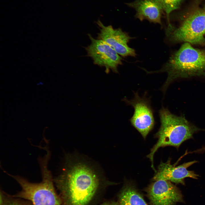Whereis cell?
<instances>
[{"instance_id": "1", "label": "cell", "mask_w": 205, "mask_h": 205, "mask_svg": "<svg viewBox=\"0 0 205 205\" xmlns=\"http://www.w3.org/2000/svg\"><path fill=\"white\" fill-rule=\"evenodd\" d=\"M67 160L62 173L53 180L61 205H87L99 188V175L86 163Z\"/></svg>"}, {"instance_id": "2", "label": "cell", "mask_w": 205, "mask_h": 205, "mask_svg": "<svg viewBox=\"0 0 205 205\" xmlns=\"http://www.w3.org/2000/svg\"><path fill=\"white\" fill-rule=\"evenodd\" d=\"M148 73L166 72L167 80L162 89L165 91L173 81L179 78L205 76V51L194 48L185 42L160 69Z\"/></svg>"}, {"instance_id": "3", "label": "cell", "mask_w": 205, "mask_h": 205, "mask_svg": "<svg viewBox=\"0 0 205 205\" xmlns=\"http://www.w3.org/2000/svg\"><path fill=\"white\" fill-rule=\"evenodd\" d=\"M161 126L155 134L158 140L147 155L151 163V167L156 171L153 165V157L161 147L172 146L178 148L185 141L190 139L198 129L182 116H177L163 107L159 111Z\"/></svg>"}, {"instance_id": "4", "label": "cell", "mask_w": 205, "mask_h": 205, "mask_svg": "<svg viewBox=\"0 0 205 205\" xmlns=\"http://www.w3.org/2000/svg\"><path fill=\"white\" fill-rule=\"evenodd\" d=\"M165 33L169 40L173 42L205 44V10L198 9L192 12L177 28L168 23Z\"/></svg>"}, {"instance_id": "5", "label": "cell", "mask_w": 205, "mask_h": 205, "mask_svg": "<svg viewBox=\"0 0 205 205\" xmlns=\"http://www.w3.org/2000/svg\"><path fill=\"white\" fill-rule=\"evenodd\" d=\"M88 35L91 42L85 48L87 56L91 58L94 64L105 67L106 73L110 70L118 73V67L122 64V58L119 55L102 40L95 38L90 34Z\"/></svg>"}, {"instance_id": "6", "label": "cell", "mask_w": 205, "mask_h": 205, "mask_svg": "<svg viewBox=\"0 0 205 205\" xmlns=\"http://www.w3.org/2000/svg\"><path fill=\"white\" fill-rule=\"evenodd\" d=\"M123 101L131 105L134 109L133 115L130 120L132 125L145 139L155 125V120L152 109L149 101L147 99L140 97L136 92L134 98L129 100L124 98Z\"/></svg>"}, {"instance_id": "7", "label": "cell", "mask_w": 205, "mask_h": 205, "mask_svg": "<svg viewBox=\"0 0 205 205\" xmlns=\"http://www.w3.org/2000/svg\"><path fill=\"white\" fill-rule=\"evenodd\" d=\"M96 23L100 30L97 38L104 41L122 56H136L135 50L130 47L128 44L132 37L120 28L114 29L111 25L105 26L99 20Z\"/></svg>"}, {"instance_id": "8", "label": "cell", "mask_w": 205, "mask_h": 205, "mask_svg": "<svg viewBox=\"0 0 205 205\" xmlns=\"http://www.w3.org/2000/svg\"><path fill=\"white\" fill-rule=\"evenodd\" d=\"M154 181L146 189L151 205H174L182 201L180 191L170 181L163 180Z\"/></svg>"}, {"instance_id": "9", "label": "cell", "mask_w": 205, "mask_h": 205, "mask_svg": "<svg viewBox=\"0 0 205 205\" xmlns=\"http://www.w3.org/2000/svg\"><path fill=\"white\" fill-rule=\"evenodd\" d=\"M196 162L194 161L184 163L177 166L171 164L170 160L165 163L161 162L152 179L153 181L165 180L177 183L184 184V179L187 177L197 179L198 175L187 168Z\"/></svg>"}, {"instance_id": "10", "label": "cell", "mask_w": 205, "mask_h": 205, "mask_svg": "<svg viewBox=\"0 0 205 205\" xmlns=\"http://www.w3.org/2000/svg\"><path fill=\"white\" fill-rule=\"evenodd\" d=\"M126 4L135 9V17L140 21L146 19L162 24L161 18L164 11L158 0H136Z\"/></svg>"}, {"instance_id": "11", "label": "cell", "mask_w": 205, "mask_h": 205, "mask_svg": "<svg viewBox=\"0 0 205 205\" xmlns=\"http://www.w3.org/2000/svg\"><path fill=\"white\" fill-rule=\"evenodd\" d=\"M119 198V205H147L135 187L130 183L123 187Z\"/></svg>"}, {"instance_id": "12", "label": "cell", "mask_w": 205, "mask_h": 205, "mask_svg": "<svg viewBox=\"0 0 205 205\" xmlns=\"http://www.w3.org/2000/svg\"><path fill=\"white\" fill-rule=\"evenodd\" d=\"M0 205H34L30 201L1 191Z\"/></svg>"}, {"instance_id": "13", "label": "cell", "mask_w": 205, "mask_h": 205, "mask_svg": "<svg viewBox=\"0 0 205 205\" xmlns=\"http://www.w3.org/2000/svg\"><path fill=\"white\" fill-rule=\"evenodd\" d=\"M183 0H158L161 5L164 11L166 14L167 19L169 20L170 13L173 11L177 9L180 7Z\"/></svg>"}, {"instance_id": "14", "label": "cell", "mask_w": 205, "mask_h": 205, "mask_svg": "<svg viewBox=\"0 0 205 205\" xmlns=\"http://www.w3.org/2000/svg\"><path fill=\"white\" fill-rule=\"evenodd\" d=\"M102 205H119V203L115 202H111L105 203Z\"/></svg>"}, {"instance_id": "15", "label": "cell", "mask_w": 205, "mask_h": 205, "mask_svg": "<svg viewBox=\"0 0 205 205\" xmlns=\"http://www.w3.org/2000/svg\"><path fill=\"white\" fill-rule=\"evenodd\" d=\"M204 10H205V6L204 7Z\"/></svg>"}]
</instances>
